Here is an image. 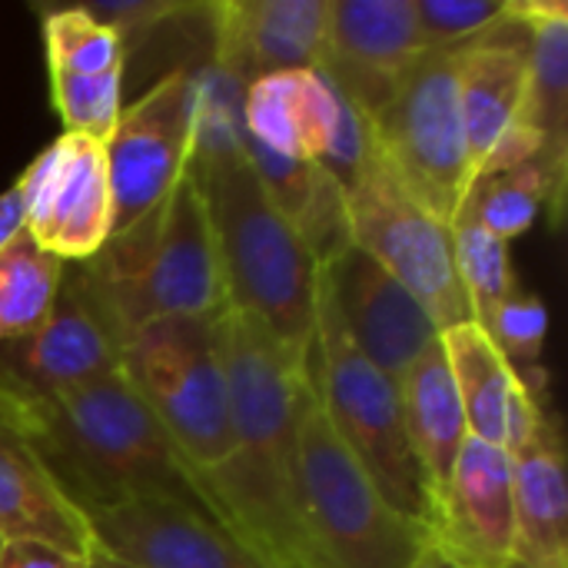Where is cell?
Wrapping results in <instances>:
<instances>
[{
    "mask_svg": "<svg viewBox=\"0 0 568 568\" xmlns=\"http://www.w3.org/2000/svg\"><path fill=\"white\" fill-rule=\"evenodd\" d=\"M0 549H3V536H0Z\"/></svg>",
    "mask_w": 568,
    "mask_h": 568,
    "instance_id": "cell-40",
    "label": "cell"
},
{
    "mask_svg": "<svg viewBox=\"0 0 568 568\" xmlns=\"http://www.w3.org/2000/svg\"><path fill=\"white\" fill-rule=\"evenodd\" d=\"M23 439L87 519L133 503L213 516L200 476L120 369L37 399Z\"/></svg>",
    "mask_w": 568,
    "mask_h": 568,
    "instance_id": "cell-3",
    "label": "cell"
},
{
    "mask_svg": "<svg viewBox=\"0 0 568 568\" xmlns=\"http://www.w3.org/2000/svg\"><path fill=\"white\" fill-rule=\"evenodd\" d=\"M230 386L233 453L200 476L213 516L280 568H316L296 486V429L306 363L290 356L256 320L220 316Z\"/></svg>",
    "mask_w": 568,
    "mask_h": 568,
    "instance_id": "cell-2",
    "label": "cell"
},
{
    "mask_svg": "<svg viewBox=\"0 0 568 568\" xmlns=\"http://www.w3.org/2000/svg\"><path fill=\"white\" fill-rule=\"evenodd\" d=\"M443 349L463 399L469 436L516 453L532 436L549 393L532 396L519 373L476 323H459L446 329Z\"/></svg>",
    "mask_w": 568,
    "mask_h": 568,
    "instance_id": "cell-20",
    "label": "cell"
},
{
    "mask_svg": "<svg viewBox=\"0 0 568 568\" xmlns=\"http://www.w3.org/2000/svg\"><path fill=\"white\" fill-rule=\"evenodd\" d=\"M506 568H529V566H523V562H509Z\"/></svg>",
    "mask_w": 568,
    "mask_h": 568,
    "instance_id": "cell-39",
    "label": "cell"
},
{
    "mask_svg": "<svg viewBox=\"0 0 568 568\" xmlns=\"http://www.w3.org/2000/svg\"><path fill=\"white\" fill-rule=\"evenodd\" d=\"M123 333L93 300L73 263H63L47 320L20 339L0 343V376L30 399H50L120 369Z\"/></svg>",
    "mask_w": 568,
    "mask_h": 568,
    "instance_id": "cell-11",
    "label": "cell"
},
{
    "mask_svg": "<svg viewBox=\"0 0 568 568\" xmlns=\"http://www.w3.org/2000/svg\"><path fill=\"white\" fill-rule=\"evenodd\" d=\"M523 126L536 136V163L552 186V226L566 210L568 180V17L529 27V70Z\"/></svg>",
    "mask_w": 568,
    "mask_h": 568,
    "instance_id": "cell-24",
    "label": "cell"
},
{
    "mask_svg": "<svg viewBox=\"0 0 568 568\" xmlns=\"http://www.w3.org/2000/svg\"><path fill=\"white\" fill-rule=\"evenodd\" d=\"M429 542L459 568L516 562V509L509 453L466 439L433 503Z\"/></svg>",
    "mask_w": 568,
    "mask_h": 568,
    "instance_id": "cell-15",
    "label": "cell"
},
{
    "mask_svg": "<svg viewBox=\"0 0 568 568\" xmlns=\"http://www.w3.org/2000/svg\"><path fill=\"white\" fill-rule=\"evenodd\" d=\"M483 333L506 356V363L519 373V379L526 383V389L532 396L549 393L546 369H542V349H546V336H549V310L542 306V300H536L529 290H523L516 283Z\"/></svg>",
    "mask_w": 568,
    "mask_h": 568,
    "instance_id": "cell-30",
    "label": "cell"
},
{
    "mask_svg": "<svg viewBox=\"0 0 568 568\" xmlns=\"http://www.w3.org/2000/svg\"><path fill=\"white\" fill-rule=\"evenodd\" d=\"M413 568H459V566H453V562H449L446 556H439V552H436V549L429 546V549H426V552L419 556V562H416Z\"/></svg>",
    "mask_w": 568,
    "mask_h": 568,
    "instance_id": "cell-38",
    "label": "cell"
},
{
    "mask_svg": "<svg viewBox=\"0 0 568 568\" xmlns=\"http://www.w3.org/2000/svg\"><path fill=\"white\" fill-rule=\"evenodd\" d=\"M33 403L30 396H23L20 389H13L3 376H0V426L23 436L27 433V423H30V413H33Z\"/></svg>",
    "mask_w": 568,
    "mask_h": 568,
    "instance_id": "cell-35",
    "label": "cell"
},
{
    "mask_svg": "<svg viewBox=\"0 0 568 568\" xmlns=\"http://www.w3.org/2000/svg\"><path fill=\"white\" fill-rule=\"evenodd\" d=\"M426 53L413 0H329L320 70L373 120Z\"/></svg>",
    "mask_w": 568,
    "mask_h": 568,
    "instance_id": "cell-16",
    "label": "cell"
},
{
    "mask_svg": "<svg viewBox=\"0 0 568 568\" xmlns=\"http://www.w3.org/2000/svg\"><path fill=\"white\" fill-rule=\"evenodd\" d=\"M396 386L413 453L426 473L436 503L439 486L446 483L463 443L469 439L463 399L443 349V336L396 379Z\"/></svg>",
    "mask_w": 568,
    "mask_h": 568,
    "instance_id": "cell-25",
    "label": "cell"
},
{
    "mask_svg": "<svg viewBox=\"0 0 568 568\" xmlns=\"http://www.w3.org/2000/svg\"><path fill=\"white\" fill-rule=\"evenodd\" d=\"M120 373L196 476H210L226 463L233 453V426L220 316L143 326L123 343Z\"/></svg>",
    "mask_w": 568,
    "mask_h": 568,
    "instance_id": "cell-7",
    "label": "cell"
},
{
    "mask_svg": "<svg viewBox=\"0 0 568 568\" xmlns=\"http://www.w3.org/2000/svg\"><path fill=\"white\" fill-rule=\"evenodd\" d=\"M0 536L3 542H43L67 556L93 552L90 519L57 489L23 436L0 426Z\"/></svg>",
    "mask_w": 568,
    "mask_h": 568,
    "instance_id": "cell-22",
    "label": "cell"
},
{
    "mask_svg": "<svg viewBox=\"0 0 568 568\" xmlns=\"http://www.w3.org/2000/svg\"><path fill=\"white\" fill-rule=\"evenodd\" d=\"M73 266L123 339L163 320L226 313L206 200L190 170L156 210Z\"/></svg>",
    "mask_w": 568,
    "mask_h": 568,
    "instance_id": "cell-4",
    "label": "cell"
},
{
    "mask_svg": "<svg viewBox=\"0 0 568 568\" xmlns=\"http://www.w3.org/2000/svg\"><path fill=\"white\" fill-rule=\"evenodd\" d=\"M43 47L50 73H103L126 63L123 40L80 7L43 10Z\"/></svg>",
    "mask_w": 568,
    "mask_h": 568,
    "instance_id": "cell-29",
    "label": "cell"
},
{
    "mask_svg": "<svg viewBox=\"0 0 568 568\" xmlns=\"http://www.w3.org/2000/svg\"><path fill=\"white\" fill-rule=\"evenodd\" d=\"M0 568H87V559L67 556L43 542H3Z\"/></svg>",
    "mask_w": 568,
    "mask_h": 568,
    "instance_id": "cell-34",
    "label": "cell"
},
{
    "mask_svg": "<svg viewBox=\"0 0 568 568\" xmlns=\"http://www.w3.org/2000/svg\"><path fill=\"white\" fill-rule=\"evenodd\" d=\"M296 486L316 568H413L429 529L399 516L333 433L310 379L296 429Z\"/></svg>",
    "mask_w": 568,
    "mask_h": 568,
    "instance_id": "cell-5",
    "label": "cell"
},
{
    "mask_svg": "<svg viewBox=\"0 0 568 568\" xmlns=\"http://www.w3.org/2000/svg\"><path fill=\"white\" fill-rule=\"evenodd\" d=\"M516 562L529 568H568V476L562 419L542 406L532 436L509 453Z\"/></svg>",
    "mask_w": 568,
    "mask_h": 568,
    "instance_id": "cell-21",
    "label": "cell"
},
{
    "mask_svg": "<svg viewBox=\"0 0 568 568\" xmlns=\"http://www.w3.org/2000/svg\"><path fill=\"white\" fill-rule=\"evenodd\" d=\"M23 230L63 263H83L113 233V200L103 143L60 133L17 180Z\"/></svg>",
    "mask_w": 568,
    "mask_h": 568,
    "instance_id": "cell-12",
    "label": "cell"
},
{
    "mask_svg": "<svg viewBox=\"0 0 568 568\" xmlns=\"http://www.w3.org/2000/svg\"><path fill=\"white\" fill-rule=\"evenodd\" d=\"M243 87L213 63L196 73L190 173L203 190L226 313L256 320L306 363L316 333L320 263L276 210L240 143Z\"/></svg>",
    "mask_w": 568,
    "mask_h": 568,
    "instance_id": "cell-1",
    "label": "cell"
},
{
    "mask_svg": "<svg viewBox=\"0 0 568 568\" xmlns=\"http://www.w3.org/2000/svg\"><path fill=\"white\" fill-rule=\"evenodd\" d=\"M63 276V260L20 230L0 250V343L30 336L50 313Z\"/></svg>",
    "mask_w": 568,
    "mask_h": 568,
    "instance_id": "cell-26",
    "label": "cell"
},
{
    "mask_svg": "<svg viewBox=\"0 0 568 568\" xmlns=\"http://www.w3.org/2000/svg\"><path fill=\"white\" fill-rule=\"evenodd\" d=\"M23 230V196L20 186L13 183L10 190L0 193V250Z\"/></svg>",
    "mask_w": 568,
    "mask_h": 568,
    "instance_id": "cell-36",
    "label": "cell"
},
{
    "mask_svg": "<svg viewBox=\"0 0 568 568\" xmlns=\"http://www.w3.org/2000/svg\"><path fill=\"white\" fill-rule=\"evenodd\" d=\"M196 73L186 67L160 77L136 103L123 106L113 133L103 140L113 233L130 230L156 210L186 176L193 156Z\"/></svg>",
    "mask_w": 568,
    "mask_h": 568,
    "instance_id": "cell-10",
    "label": "cell"
},
{
    "mask_svg": "<svg viewBox=\"0 0 568 568\" xmlns=\"http://www.w3.org/2000/svg\"><path fill=\"white\" fill-rule=\"evenodd\" d=\"M213 67L240 87L270 73L320 70L329 0H216L203 3Z\"/></svg>",
    "mask_w": 568,
    "mask_h": 568,
    "instance_id": "cell-17",
    "label": "cell"
},
{
    "mask_svg": "<svg viewBox=\"0 0 568 568\" xmlns=\"http://www.w3.org/2000/svg\"><path fill=\"white\" fill-rule=\"evenodd\" d=\"M306 379L333 433L366 469L383 499L399 516L429 529L433 489L406 433L399 386L349 343L323 280L316 293V333L306 356Z\"/></svg>",
    "mask_w": 568,
    "mask_h": 568,
    "instance_id": "cell-6",
    "label": "cell"
},
{
    "mask_svg": "<svg viewBox=\"0 0 568 568\" xmlns=\"http://www.w3.org/2000/svg\"><path fill=\"white\" fill-rule=\"evenodd\" d=\"M349 100L323 70L270 73L243 87L240 126L256 146L320 163L333 146Z\"/></svg>",
    "mask_w": 568,
    "mask_h": 568,
    "instance_id": "cell-19",
    "label": "cell"
},
{
    "mask_svg": "<svg viewBox=\"0 0 568 568\" xmlns=\"http://www.w3.org/2000/svg\"><path fill=\"white\" fill-rule=\"evenodd\" d=\"M240 143L263 190L270 193L276 210L290 220V226L296 230V236L306 243V250L316 256L320 266L353 243L346 193L326 170H320L313 160H293L256 146L253 140L243 136V126H240Z\"/></svg>",
    "mask_w": 568,
    "mask_h": 568,
    "instance_id": "cell-23",
    "label": "cell"
},
{
    "mask_svg": "<svg viewBox=\"0 0 568 568\" xmlns=\"http://www.w3.org/2000/svg\"><path fill=\"white\" fill-rule=\"evenodd\" d=\"M87 568H136V566H126V562H120V559H113V556H106V552H100V549L93 546V552L87 556Z\"/></svg>",
    "mask_w": 568,
    "mask_h": 568,
    "instance_id": "cell-37",
    "label": "cell"
},
{
    "mask_svg": "<svg viewBox=\"0 0 568 568\" xmlns=\"http://www.w3.org/2000/svg\"><path fill=\"white\" fill-rule=\"evenodd\" d=\"M90 532L100 552L136 568H280L220 519L170 503L97 513Z\"/></svg>",
    "mask_w": 568,
    "mask_h": 568,
    "instance_id": "cell-18",
    "label": "cell"
},
{
    "mask_svg": "<svg viewBox=\"0 0 568 568\" xmlns=\"http://www.w3.org/2000/svg\"><path fill=\"white\" fill-rule=\"evenodd\" d=\"M320 280L349 343L389 379H399L443 336L423 303L353 243L320 266Z\"/></svg>",
    "mask_w": 568,
    "mask_h": 568,
    "instance_id": "cell-14",
    "label": "cell"
},
{
    "mask_svg": "<svg viewBox=\"0 0 568 568\" xmlns=\"http://www.w3.org/2000/svg\"><path fill=\"white\" fill-rule=\"evenodd\" d=\"M50 100L63 133L103 143L123 113V67L103 73H50Z\"/></svg>",
    "mask_w": 568,
    "mask_h": 568,
    "instance_id": "cell-31",
    "label": "cell"
},
{
    "mask_svg": "<svg viewBox=\"0 0 568 568\" xmlns=\"http://www.w3.org/2000/svg\"><path fill=\"white\" fill-rule=\"evenodd\" d=\"M349 240L396 276L433 316L439 333L473 323L466 293L453 266V236L383 163L369 153L359 180L346 193Z\"/></svg>",
    "mask_w": 568,
    "mask_h": 568,
    "instance_id": "cell-9",
    "label": "cell"
},
{
    "mask_svg": "<svg viewBox=\"0 0 568 568\" xmlns=\"http://www.w3.org/2000/svg\"><path fill=\"white\" fill-rule=\"evenodd\" d=\"M529 70V27L509 20L459 47V113L473 183L536 160L539 143L523 126Z\"/></svg>",
    "mask_w": 568,
    "mask_h": 568,
    "instance_id": "cell-13",
    "label": "cell"
},
{
    "mask_svg": "<svg viewBox=\"0 0 568 568\" xmlns=\"http://www.w3.org/2000/svg\"><path fill=\"white\" fill-rule=\"evenodd\" d=\"M542 206H549L552 216V186L536 160L493 176H479L463 200V210H469L489 233L506 243L523 236L536 223Z\"/></svg>",
    "mask_w": 568,
    "mask_h": 568,
    "instance_id": "cell-28",
    "label": "cell"
},
{
    "mask_svg": "<svg viewBox=\"0 0 568 568\" xmlns=\"http://www.w3.org/2000/svg\"><path fill=\"white\" fill-rule=\"evenodd\" d=\"M77 7L97 23L110 27L126 50L136 37L150 33L153 27L183 13H200L196 3H183V0H100V3H77Z\"/></svg>",
    "mask_w": 568,
    "mask_h": 568,
    "instance_id": "cell-33",
    "label": "cell"
},
{
    "mask_svg": "<svg viewBox=\"0 0 568 568\" xmlns=\"http://www.w3.org/2000/svg\"><path fill=\"white\" fill-rule=\"evenodd\" d=\"M369 130L389 173L449 226L473 190L459 113V47L426 50L369 120Z\"/></svg>",
    "mask_w": 568,
    "mask_h": 568,
    "instance_id": "cell-8",
    "label": "cell"
},
{
    "mask_svg": "<svg viewBox=\"0 0 568 568\" xmlns=\"http://www.w3.org/2000/svg\"><path fill=\"white\" fill-rule=\"evenodd\" d=\"M449 236H453V266L466 293L469 316L479 329H486L496 310L503 306V300L516 286L509 243L489 233L469 210L456 213V220L449 223Z\"/></svg>",
    "mask_w": 568,
    "mask_h": 568,
    "instance_id": "cell-27",
    "label": "cell"
},
{
    "mask_svg": "<svg viewBox=\"0 0 568 568\" xmlns=\"http://www.w3.org/2000/svg\"><path fill=\"white\" fill-rule=\"evenodd\" d=\"M426 50L466 47L509 23L506 0H413Z\"/></svg>",
    "mask_w": 568,
    "mask_h": 568,
    "instance_id": "cell-32",
    "label": "cell"
}]
</instances>
